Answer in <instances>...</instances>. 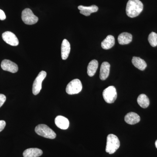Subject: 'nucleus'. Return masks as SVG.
<instances>
[{
	"label": "nucleus",
	"instance_id": "1a4fd4ad",
	"mask_svg": "<svg viewBox=\"0 0 157 157\" xmlns=\"http://www.w3.org/2000/svg\"><path fill=\"white\" fill-rule=\"evenodd\" d=\"M1 67L5 71H9L11 73H16L18 70L17 65L8 59H5L2 61Z\"/></svg>",
	"mask_w": 157,
	"mask_h": 157
},
{
	"label": "nucleus",
	"instance_id": "0eeeda50",
	"mask_svg": "<svg viewBox=\"0 0 157 157\" xmlns=\"http://www.w3.org/2000/svg\"><path fill=\"white\" fill-rule=\"evenodd\" d=\"M47 73L44 71H42L34 81L33 86V93L34 95H36L40 93L42 89V82L46 77Z\"/></svg>",
	"mask_w": 157,
	"mask_h": 157
},
{
	"label": "nucleus",
	"instance_id": "ddd939ff",
	"mask_svg": "<svg viewBox=\"0 0 157 157\" xmlns=\"http://www.w3.org/2000/svg\"><path fill=\"white\" fill-rule=\"evenodd\" d=\"M140 117L137 113L130 112L127 113L124 117L125 121L129 124L133 125L138 123L140 121Z\"/></svg>",
	"mask_w": 157,
	"mask_h": 157
},
{
	"label": "nucleus",
	"instance_id": "7ed1b4c3",
	"mask_svg": "<svg viewBox=\"0 0 157 157\" xmlns=\"http://www.w3.org/2000/svg\"><path fill=\"white\" fill-rule=\"evenodd\" d=\"M35 132L38 135L49 139H54L56 136L55 132L52 129L43 124L37 125L35 128Z\"/></svg>",
	"mask_w": 157,
	"mask_h": 157
},
{
	"label": "nucleus",
	"instance_id": "9b49d317",
	"mask_svg": "<svg viewBox=\"0 0 157 157\" xmlns=\"http://www.w3.org/2000/svg\"><path fill=\"white\" fill-rule=\"evenodd\" d=\"M78 9L80 11V14L86 16H89L92 13H94L98 11V7L95 5L86 7L82 6H78Z\"/></svg>",
	"mask_w": 157,
	"mask_h": 157
},
{
	"label": "nucleus",
	"instance_id": "4468645a",
	"mask_svg": "<svg viewBox=\"0 0 157 157\" xmlns=\"http://www.w3.org/2000/svg\"><path fill=\"white\" fill-rule=\"evenodd\" d=\"M70 52V42L67 39H64L62 42L61 45V57L63 60L68 58Z\"/></svg>",
	"mask_w": 157,
	"mask_h": 157
},
{
	"label": "nucleus",
	"instance_id": "4be33fe9",
	"mask_svg": "<svg viewBox=\"0 0 157 157\" xmlns=\"http://www.w3.org/2000/svg\"><path fill=\"white\" fill-rule=\"evenodd\" d=\"M6 100V96L2 94H0V107H2Z\"/></svg>",
	"mask_w": 157,
	"mask_h": 157
},
{
	"label": "nucleus",
	"instance_id": "20e7f679",
	"mask_svg": "<svg viewBox=\"0 0 157 157\" xmlns=\"http://www.w3.org/2000/svg\"><path fill=\"white\" fill-rule=\"evenodd\" d=\"M21 19L25 24L33 25L36 23L39 18L35 15L30 9H25L22 11Z\"/></svg>",
	"mask_w": 157,
	"mask_h": 157
},
{
	"label": "nucleus",
	"instance_id": "9d476101",
	"mask_svg": "<svg viewBox=\"0 0 157 157\" xmlns=\"http://www.w3.org/2000/svg\"><path fill=\"white\" fill-rule=\"evenodd\" d=\"M55 123L57 127L63 130L67 129L70 125V122L68 119L62 116L56 117L55 120Z\"/></svg>",
	"mask_w": 157,
	"mask_h": 157
},
{
	"label": "nucleus",
	"instance_id": "b1692460",
	"mask_svg": "<svg viewBox=\"0 0 157 157\" xmlns=\"http://www.w3.org/2000/svg\"><path fill=\"white\" fill-rule=\"evenodd\" d=\"M6 15L4 11L0 9V20H4L6 19Z\"/></svg>",
	"mask_w": 157,
	"mask_h": 157
},
{
	"label": "nucleus",
	"instance_id": "39448f33",
	"mask_svg": "<svg viewBox=\"0 0 157 157\" xmlns=\"http://www.w3.org/2000/svg\"><path fill=\"white\" fill-rule=\"evenodd\" d=\"M82 84L78 79H74L68 83L66 87V92L68 94L73 95L77 94L82 90Z\"/></svg>",
	"mask_w": 157,
	"mask_h": 157
},
{
	"label": "nucleus",
	"instance_id": "f8f14e48",
	"mask_svg": "<svg viewBox=\"0 0 157 157\" xmlns=\"http://www.w3.org/2000/svg\"><path fill=\"white\" fill-rule=\"evenodd\" d=\"M110 64L107 62H103L100 69V78L102 80L107 79L109 75Z\"/></svg>",
	"mask_w": 157,
	"mask_h": 157
},
{
	"label": "nucleus",
	"instance_id": "423d86ee",
	"mask_svg": "<svg viewBox=\"0 0 157 157\" xmlns=\"http://www.w3.org/2000/svg\"><path fill=\"white\" fill-rule=\"evenodd\" d=\"M104 101L108 104H112L117 98V93L114 86H109L105 89L103 92Z\"/></svg>",
	"mask_w": 157,
	"mask_h": 157
},
{
	"label": "nucleus",
	"instance_id": "2eb2a0df",
	"mask_svg": "<svg viewBox=\"0 0 157 157\" xmlns=\"http://www.w3.org/2000/svg\"><path fill=\"white\" fill-rule=\"evenodd\" d=\"M43 154L42 150L38 148H30L24 151V157H39Z\"/></svg>",
	"mask_w": 157,
	"mask_h": 157
},
{
	"label": "nucleus",
	"instance_id": "6e6552de",
	"mask_svg": "<svg viewBox=\"0 0 157 157\" xmlns=\"http://www.w3.org/2000/svg\"><path fill=\"white\" fill-rule=\"evenodd\" d=\"M2 37L6 43L12 46H17L19 44V41L17 37L11 32L7 31L3 33Z\"/></svg>",
	"mask_w": 157,
	"mask_h": 157
},
{
	"label": "nucleus",
	"instance_id": "a211bd4d",
	"mask_svg": "<svg viewBox=\"0 0 157 157\" xmlns=\"http://www.w3.org/2000/svg\"><path fill=\"white\" fill-rule=\"evenodd\" d=\"M132 63L135 67L141 71L145 70L147 66L145 61L138 57H133L132 59Z\"/></svg>",
	"mask_w": 157,
	"mask_h": 157
},
{
	"label": "nucleus",
	"instance_id": "412c9836",
	"mask_svg": "<svg viewBox=\"0 0 157 157\" xmlns=\"http://www.w3.org/2000/svg\"><path fill=\"white\" fill-rule=\"evenodd\" d=\"M148 40L151 46L156 47L157 45V34L154 32H152L149 35Z\"/></svg>",
	"mask_w": 157,
	"mask_h": 157
},
{
	"label": "nucleus",
	"instance_id": "5701e85b",
	"mask_svg": "<svg viewBox=\"0 0 157 157\" xmlns=\"http://www.w3.org/2000/svg\"><path fill=\"white\" fill-rule=\"evenodd\" d=\"M6 126V122L5 121H0V132H2L3 129L5 128Z\"/></svg>",
	"mask_w": 157,
	"mask_h": 157
},
{
	"label": "nucleus",
	"instance_id": "dca6fc26",
	"mask_svg": "<svg viewBox=\"0 0 157 157\" xmlns=\"http://www.w3.org/2000/svg\"><path fill=\"white\" fill-rule=\"evenodd\" d=\"M132 40V34L128 33H123L119 35L118 41L120 45H127L131 43Z\"/></svg>",
	"mask_w": 157,
	"mask_h": 157
},
{
	"label": "nucleus",
	"instance_id": "f3484780",
	"mask_svg": "<svg viewBox=\"0 0 157 157\" xmlns=\"http://www.w3.org/2000/svg\"><path fill=\"white\" fill-rule=\"evenodd\" d=\"M115 44V39L112 35H109L101 42V47L105 50L110 49Z\"/></svg>",
	"mask_w": 157,
	"mask_h": 157
},
{
	"label": "nucleus",
	"instance_id": "393cba45",
	"mask_svg": "<svg viewBox=\"0 0 157 157\" xmlns=\"http://www.w3.org/2000/svg\"><path fill=\"white\" fill-rule=\"evenodd\" d=\"M155 144L156 147L157 148V140H156L155 143Z\"/></svg>",
	"mask_w": 157,
	"mask_h": 157
},
{
	"label": "nucleus",
	"instance_id": "6ab92c4d",
	"mask_svg": "<svg viewBox=\"0 0 157 157\" xmlns=\"http://www.w3.org/2000/svg\"><path fill=\"white\" fill-rule=\"evenodd\" d=\"M98 67V62L97 60L94 59L90 62L87 67V73L89 76L92 77L95 74Z\"/></svg>",
	"mask_w": 157,
	"mask_h": 157
},
{
	"label": "nucleus",
	"instance_id": "aec40b11",
	"mask_svg": "<svg viewBox=\"0 0 157 157\" xmlns=\"http://www.w3.org/2000/svg\"><path fill=\"white\" fill-rule=\"evenodd\" d=\"M137 102L140 106L143 108H146L148 107L150 104L148 97L144 94H141L138 96Z\"/></svg>",
	"mask_w": 157,
	"mask_h": 157
},
{
	"label": "nucleus",
	"instance_id": "f257e3e1",
	"mask_svg": "<svg viewBox=\"0 0 157 157\" xmlns=\"http://www.w3.org/2000/svg\"><path fill=\"white\" fill-rule=\"evenodd\" d=\"M143 4L140 0H129L126 9L127 15L130 17H137L143 11Z\"/></svg>",
	"mask_w": 157,
	"mask_h": 157
},
{
	"label": "nucleus",
	"instance_id": "f03ea898",
	"mask_svg": "<svg viewBox=\"0 0 157 157\" xmlns=\"http://www.w3.org/2000/svg\"><path fill=\"white\" fill-rule=\"evenodd\" d=\"M120 142L117 136L113 134H109L107 137L106 151L109 154L115 153L119 148Z\"/></svg>",
	"mask_w": 157,
	"mask_h": 157
}]
</instances>
